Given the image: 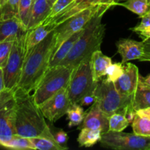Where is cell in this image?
Listing matches in <instances>:
<instances>
[{
    "mask_svg": "<svg viewBox=\"0 0 150 150\" xmlns=\"http://www.w3.org/2000/svg\"><path fill=\"white\" fill-rule=\"evenodd\" d=\"M116 4L125 7L130 11L137 14L139 18L146 14L150 7L147 0H124L122 2H117Z\"/></svg>",
    "mask_w": 150,
    "mask_h": 150,
    "instance_id": "23",
    "label": "cell"
},
{
    "mask_svg": "<svg viewBox=\"0 0 150 150\" xmlns=\"http://www.w3.org/2000/svg\"><path fill=\"white\" fill-rule=\"evenodd\" d=\"M118 0H100V4H111V5H116V3Z\"/></svg>",
    "mask_w": 150,
    "mask_h": 150,
    "instance_id": "41",
    "label": "cell"
},
{
    "mask_svg": "<svg viewBox=\"0 0 150 150\" xmlns=\"http://www.w3.org/2000/svg\"><path fill=\"white\" fill-rule=\"evenodd\" d=\"M139 83L142 85V86L150 89V74L148 75L146 77H143L142 76H139Z\"/></svg>",
    "mask_w": 150,
    "mask_h": 150,
    "instance_id": "37",
    "label": "cell"
},
{
    "mask_svg": "<svg viewBox=\"0 0 150 150\" xmlns=\"http://www.w3.org/2000/svg\"><path fill=\"white\" fill-rule=\"evenodd\" d=\"M55 26L51 23H46L43 22L39 26L32 29H27L26 46V52L32 49L35 45L43 40L48 34L54 29Z\"/></svg>",
    "mask_w": 150,
    "mask_h": 150,
    "instance_id": "20",
    "label": "cell"
},
{
    "mask_svg": "<svg viewBox=\"0 0 150 150\" xmlns=\"http://www.w3.org/2000/svg\"><path fill=\"white\" fill-rule=\"evenodd\" d=\"M32 143L33 144L35 149L39 150H64L67 147L60 146L56 142L45 138H30Z\"/></svg>",
    "mask_w": 150,
    "mask_h": 150,
    "instance_id": "28",
    "label": "cell"
},
{
    "mask_svg": "<svg viewBox=\"0 0 150 150\" xmlns=\"http://www.w3.org/2000/svg\"><path fill=\"white\" fill-rule=\"evenodd\" d=\"M27 30L17 17L0 20V42L14 40L19 35Z\"/></svg>",
    "mask_w": 150,
    "mask_h": 150,
    "instance_id": "16",
    "label": "cell"
},
{
    "mask_svg": "<svg viewBox=\"0 0 150 150\" xmlns=\"http://www.w3.org/2000/svg\"><path fill=\"white\" fill-rule=\"evenodd\" d=\"M124 65V72L118 80L114 82L116 89L121 95L133 96L138 87L139 81V70L136 65L126 62Z\"/></svg>",
    "mask_w": 150,
    "mask_h": 150,
    "instance_id": "12",
    "label": "cell"
},
{
    "mask_svg": "<svg viewBox=\"0 0 150 150\" xmlns=\"http://www.w3.org/2000/svg\"><path fill=\"white\" fill-rule=\"evenodd\" d=\"M124 72V64L122 62L111 64L106 70L107 80L115 82L122 75Z\"/></svg>",
    "mask_w": 150,
    "mask_h": 150,
    "instance_id": "31",
    "label": "cell"
},
{
    "mask_svg": "<svg viewBox=\"0 0 150 150\" xmlns=\"http://www.w3.org/2000/svg\"><path fill=\"white\" fill-rule=\"evenodd\" d=\"M35 1V0H33V1Z\"/></svg>",
    "mask_w": 150,
    "mask_h": 150,
    "instance_id": "46",
    "label": "cell"
},
{
    "mask_svg": "<svg viewBox=\"0 0 150 150\" xmlns=\"http://www.w3.org/2000/svg\"><path fill=\"white\" fill-rule=\"evenodd\" d=\"M108 119L96 102L94 103L89 108V111L86 113L83 120L82 128H89L93 130H100L103 133L108 132Z\"/></svg>",
    "mask_w": 150,
    "mask_h": 150,
    "instance_id": "13",
    "label": "cell"
},
{
    "mask_svg": "<svg viewBox=\"0 0 150 150\" xmlns=\"http://www.w3.org/2000/svg\"><path fill=\"white\" fill-rule=\"evenodd\" d=\"M53 136H54L56 142L58 144L62 146H64V147H67L66 144H67V140H68V137H67V134L66 132H64L63 130H59L54 134H53Z\"/></svg>",
    "mask_w": 150,
    "mask_h": 150,
    "instance_id": "34",
    "label": "cell"
},
{
    "mask_svg": "<svg viewBox=\"0 0 150 150\" xmlns=\"http://www.w3.org/2000/svg\"><path fill=\"white\" fill-rule=\"evenodd\" d=\"M100 1V0H73L62 11L50 20L45 21L44 22L51 23L56 27L71 16L78 14L86 9L99 4Z\"/></svg>",
    "mask_w": 150,
    "mask_h": 150,
    "instance_id": "14",
    "label": "cell"
},
{
    "mask_svg": "<svg viewBox=\"0 0 150 150\" xmlns=\"http://www.w3.org/2000/svg\"><path fill=\"white\" fill-rule=\"evenodd\" d=\"M16 106L15 117L16 135L26 138H45L56 142L53 133L45 122L32 95L16 92ZM57 143V142H56Z\"/></svg>",
    "mask_w": 150,
    "mask_h": 150,
    "instance_id": "2",
    "label": "cell"
},
{
    "mask_svg": "<svg viewBox=\"0 0 150 150\" xmlns=\"http://www.w3.org/2000/svg\"><path fill=\"white\" fill-rule=\"evenodd\" d=\"M117 51L122 57V63L139 59L144 53V43L131 39H121L116 42Z\"/></svg>",
    "mask_w": 150,
    "mask_h": 150,
    "instance_id": "15",
    "label": "cell"
},
{
    "mask_svg": "<svg viewBox=\"0 0 150 150\" xmlns=\"http://www.w3.org/2000/svg\"><path fill=\"white\" fill-rule=\"evenodd\" d=\"M101 146L117 150H150V137L126 133L108 131L102 134L100 141Z\"/></svg>",
    "mask_w": 150,
    "mask_h": 150,
    "instance_id": "8",
    "label": "cell"
},
{
    "mask_svg": "<svg viewBox=\"0 0 150 150\" xmlns=\"http://www.w3.org/2000/svg\"><path fill=\"white\" fill-rule=\"evenodd\" d=\"M56 45V35L53 29L48 36L26 52L21 74L13 91L30 94L49 67L50 60Z\"/></svg>",
    "mask_w": 150,
    "mask_h": 150,
    "instance_id": "1",
    "label": "cell"
},
{
    "mask_svg": "<svg viewBox=\"0 0 150 150\" xmlns=\"http://www.w3.org/2000/svg\"><path fill=\"white\" fill-rule=\"evenodd\" d=\"M95 100L96 99H95L93 92H91V93H88L83 95L78 103L81 106H87V105H92L95 102Z\"/></svg>",
    "mask_w": 150,
    "mask_h": 150,
    "instance_id": "36",
    "label": "cell"
},
{
    "mask_svg": "<svg viewBox=\"0 0 150 150\" xmlns=\"http://www.w3.org/2000/svg\"><path fill=\"white\" fill-rule=\"evenodd\" d=\"M47 1H48V2L49 3L50 5H51V7H52L53 4H54V3H55V1H57V0H47Z\"/></svg>",
    "mask_w": 150,
    "mask_h": 150,
    "instance_id": "43",
    "label": "cell"
},
{
    "mask_svg": "<svg viewBox=\"0 0 150 150\" xmlns=\"http://www.w3.org/2000/svg\"><path fill=\"white\" fill-rule=\"evenodd\" d=\"M73 1V0H57L51 7V10L49 16L45 21L50 20L55 16H57L58 13L62 11L64 8H66Z\"/></svg>",
    "mask_w": 150,
    "mask_h": 150,
    "instance_id": "33",
    "label": "cell"
},
{
    "mask_svg": "<svg viewBox=\"0 0 150 150\" xmlns=\"http://www.w3.org/2000/svg\"><path fill=\"white\" fill-rule=\"evenodd\" d=\"M67 120L69 121V127L73 126H78L83 122L86 112L83 108L79 103L71 104L70 107L67 111Z\"/></svg>",
    "mask_w": 150,
    "mask_h": 150,
    "instance_id": "24",
    "label": "cell"
},
{
    "mask_svg": "<svg viewBox=\"0 0 150 150\" xmlns=\"http://www.w3.org/2000/svg\"><path fill=\"white\" fill-rule=\"evenodd\" d=\"M13 40L0 42V67L3 68L7 63Z\"/></svg>",
    "mask_w": 150,
    "mask_h": 150,
    "instance_id": "32",
    "label": "cell"
},
{
    "mask_svg": "<svg viewBox=\"0 0 150 150\" xmlns=\"http://www.w3.org/2000/svg\"><path fill=\"white\" fill-rule=\"evenodd\" d=\"M138 114L142 116V117H147V118L150 119V108H146V109L143 110H139V111H136Z\"/></svg>",
    "mask_w": 150,
    "mask_h": 150,
    "instance_id": "39",
    "label": "cell"
},
{
    "mask_svg": "<svg viewBox=\"0 0 150 150\" xmlns=\"http://www.w3.org/2000/svg\"><path fill=\"white\" fill-rule=\"evenodd\" d=\"M102 133L100 130H93L89 128H81L78 137V142L80 146L91 147L100 142Z\"/></svg>",
    "mask_w": 150,
    "mask_h": 150,
    "instance_id": "22",
    "label": "cell"
},
{
    "mask_svg": "<svg viewBox=\"0 0 150 150\" xmlns=\"http://www.w3.org/2000/svg\"><path fill=\"white\" fill-rule=\"evenodd\" d=\"M70 105L67 88H62L38 107L45 119L51 122H56L67 114Z\"/></svg>",
    "mask_w": 150,
    "mask_h": 150,
    "instance_id": "11",
    "label": "cell"
},
{
    "mask_svg": "<svg viewBox=\"0 0 150 150\" xmlns=\"http://www.w3.org/2000/svg\"><path fill=\"white\" fill-rule=\"evenodd\" d=\"M131 124L133 133L150 137V119L142 117L136 113Z\"/></svg>",
    "mask_w": 150,
    "mask_h": 150,
    "instance_id": "25",
    "label": "cell"
},
{
    "mask_svg": "<svg viewBox=\"0 0 150 150\" xmlns=\"http://www.w3.org/2000/svg\"><path fill=\"white\" fill-rule=\"evenodd\" d=\"M8 1V0H0V8L2 7L4 4H6V2Z\"/></svg>",
    "mask_w": 150,
    "mask_h": 150,
    "instance_id": "42",
    "label": "cell"
},
{
    "mask_svg": "<svg viewBox=\"0 0 150 150\" xmlns=\"http://www.w3.org/2000/svg\"><path fill=\"white\" fill-rule=\"evenodd\" d=\"M32 4L33 0H20L19 2L17 18L26 28L29 22Z\"/></svg>",
    "mask_w": 150,
    "mask_h": 150,
    "instance_id": "30",
    "label": "cell"
},
{
    "mask_svg": "<svg viewBox=\"0 0 150 150\" xmlns=\"http://www.w3.org/2000/svg\"><path fill=\"white\" fill-rule=\"evenodd\" d=\"M27 32L21 33L13 40L7 63L2 68L5 89L14 90L19 81L26 54Z\"/></svg>",
    "mask_w": 150,
    "mask_h": 150,
    "instance_id": "7",
    "label": "cell"
},
{
    "mask_svg": "<svg viewBox=\"0 0 150 150\" xmlns=\"http://www.w3.org/2000/svg\"><path fill=\"white\" fill-rule=\"evenodd\" d=\"M130 122L127 121L125 116L120 113H115L108 119V131L122 132L127 128Z\"/></svg>",
    "mask_w": 150,
    "mask_h": 150,
    "instance_id": "27",
    "label": "cell"
},
{
    "mask_svg": "<svg viewBox=\"0 0 150 150\" xmlns=\"http://www.w3.org/2000/svg\"><path fill=\"white\" fill-rule=\"evenodd\" d=\"M100 5V4L86 9L81 13L70 17L54 28L56 35V45L54 47V52L63 41L85 27L88 21L99 9Z\"/></svg>",
    "mask_w": 150,
    "mask_h": 150,
    "instance_id": "10",
    "label": "cell"
},
{
    "mask_svg": "<svg viewBox=\"0 0 150 150\" xmlns=\"http://www.w3.org/2000/svg\"><path fill=\"white\" fill-rule=\"evenodd\" d=\"M83 29L79 31V32H76L71 36L69 37L67 39L63 41L58 48H57L53 54L52 57H51V60H50L49 63V67H54V66L59 65L62 61L67 57L68 53L70 52V50L72 49L73 46L74 45L75 42L77 41L79 37L81 35L82 32H83Z\"/></svg>",
    "mask_w": 150,
    "mask_h": 150,
    "instance_id": "19",
    "label": "cell"
},
{
    "mask_svg": "<svg viewBox=\"0 0 150 150\" xmlns=\"http://www.w3.org/2000/svg\"><path fill=\"white\" fill-rule=\"evenodd\" d=\"M95 102L100 108L110 117L115 113L124 114L133 108V96L121 95L116 89L114 83L105 79H100L97 82L93 92Z\"/></svg>",
    "mask_w": 150,
    "mask_h": 150,
    "instance_id": "4",
    "label": "cell"
},
{
    "mask_svg": "<svg viewBox=\"0 0 150 150\" xmlns=\"http://www.w3.org/2000/svg\"><path fill=\"white\" fill-rule=\"evenodd\" d=\"M147 1H148V4H149V5L150 6V0H147Z\"/></svg>",
    "mask_w": 150,
    "mask_h": 150,
    "instance_id": "44",
    "label": "cell"
},
{
    "mask_svg": "<svg viewBox=\"0 0 150 150\" xmlns=\"http://www.w3.org/2000/svg\"><path fill=\"white\" fill-rule=\"evenodd\" d=\"M133 108L136 111L150 108V89L138 84L133 96Z\"/></svg>",
    "mask_w": 150,
    "mask_h": 150,
    "instance_id": "21",
    "label": "cell"
},
{
    "mask_svg": "<svg viewBox=\"0 0 150 150\" xmlns=\"http://www.w3.org/2000/svg\"><path fill=\"white\" fill-rule=\"evenodd\" d=\"M5 89L4 81V74H3V69L0 67V93Z\"/></svg>",
    "mask_w": 150,
    "mask_h": 150,
    "instance_id": "40",
    "label": "cell"
},
{
    "mask_svg": "<svg viewBox=\"0 0 150 150\" xmlns=\"http://www.w3.org/2000/svg\"><path fill=\"white\" fill-rule=\"evenodd\" d=\"M111 6L100 4L99 9L86 23L81 35L67 57L60 62V65L73 70L88 56L95 51L100 50L105 32V25L102 23V18Z\"/></svg>",
    "mask_w": 150,
    "mask_h": 150,
    "instance_id": "3",
    "label": "cell"
},
{
    "mask_svg": "<svg viewBox=\"0 0 150 150\" xmlns=\"http://www.w3.org/2000/svg\"><path fill=\"white\" fill-rule=\"evenodd\" d=\"M51 6L47 0H35L32 4L26 29H32L43 23L48 17Z\"/></svg>",
    "mask_w": 150,
    "mask_h": 150,
    "instance_id": "17",
    "label": "cell"
},
{
    "mask_svg": "<svg viewBox=\"0 0 150 150\" xmlns=\"http://www.w3.org/2000/svg\"><path fill=\"white\" fill-rule=\"evenodd\" d=\"M137 34L141 38H143V40L146 39V38H149L150 39V26L143 29V30L139 31V32H137Z\"/></svg>",
    "mask_w": 150,
    "mask_h": 150,
    "instance_id": "38",
    "label": "cell"
},
{
    "mask_svg": "<svg viewBox=\"0 0 150 150\" xmlns=\"http://www.w3.org/2000/svg\"><path fill=\"white\" fill-rule=\"evenodd\" d=\"M16 101L14 91L4 89L0 93V146L12 139L15 131Z\"/></svg>",
    "mask_w": 150,
    "mask_h": 150,
    "instance_id": "9",
    "label": "cell"
},
{
    "mask_svg": "<svg viewBox=\"0 0 150 150\" xmlns=\"http://www.w3.org/2000/svg\"><path fill=\"white\" fill-rule=\"evenodd\" d=\"M85 58L72 72L67 90L71 104L78 103L84 95L94 92L97 82L92 75L91 57Z\"/></svg>",
    "mask_w": 150,
    "mask_h": 150,
    "instance_id": "6",
    "label": "cell"
},
{
    "mask_svg": "<svg viewBox=\"0 0 150 150\" xmlns=\"http://www.w3.org/2000/svg\"><path fill=\"white\" fill-rule=\"evenodd\" d=\"M73 69L63 65L48 67L47 71L34 89L32 95L35 103L39 106L47 99L62 88H67Z\"/></svg>",
    "mask_w": 150,
    "mask_h": 150,
    "instance_id": "5",
    "label": "cell"
},
{
    "mask_svg": "<svg viewBox=\"0 0 150 150\" xmlns=\"http://www.w3.org/2000/svg\"><path fill=\"white\" fill-rule=\"evenodd\" d=\"M91 64L94 81L98 82L103 76H106V70L112 64V61L110 57L104 55L100 50H98L92 53Z\"/></svg>",
    "mask_w": 150,
    "mask_h": 150,
    "instance_id": "18",
    "label": "cell"
},
{
    "mask_svg": "<svg viewBox=\"0 0 150 150\" xmlns=\"http://www.w3.org/2000/svg\"><path fill=\"white\" fill-rule=\"evenodd\" d=\"M20 0H8L6 4L0 8V20L17 17Z\"/></svg>",
    "mask_w": 150,
    "mask_h": 150,
    "instance_id": "29",
    "label": "cell"
},
{
    "mask_svg": "<svg viewBox=\"0 0 150 150\" xmlns=\"http://www.w3.org/2000/svg\"><path fill=\"white\" fill-rule=\"evenodd\" d=\"M144 53L139 60L142 62H150V39L146 38L143 40Z\"/></svg>",
    "mask_w": 150,
    "mask_h": 150,
    "instance_id": "35",
    "label": "cell"
},
{
    "mask_svg": "<svg viewBox=\"0 0 150 150\" xmlns=\"http://www.w3.org/2000/svg\"><path fill=\"white\" fill-rule=\"evenodd\" d=\"M147 13H149V14L150 15V7H149V11L147 12Z\"/></svg>",
    "mask_w": 150,
    "mask_h": 150,
    "instance_id": "45",
    "label": "cell"
},
{
    "mask_svg": "<svg viewBox=\"0 0 150 150\" xmlns=\"http://www.w3.org/2000/svg\"><path fill=\"white\" fill-rule=\"evenodd\" d=\"M3 147L11 149H35L30 139L14 135L12 139L2 145Z\"/></svg>",
    "mask_w": 150,
    "mask_h": 150,
    "instance_id": "26",
    "label": "cell"
}]
</instances>
